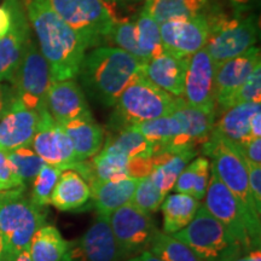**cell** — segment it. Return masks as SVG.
<instances>
[{
    "label": "cell",
    "instance_id": "28",
    "mask_svg": "<svg viewBox=\"0 0 261 261\" xmlns=\"http://www.w3.org/2000/svg\"><path fill=\"white\" fill-rule=\"evenodd\" d=\"M68 246L56 226L44 225L33 236L28 253L32 261H62Z\"/></svg>",
    "mask_w": 261,
    "mask_h": 261
},
{
    "label": "cell",
    "instance_id": "33",
    "mask_svg": "<svg viewBox=\"0 0 261 261\" xmlns=\"http://www.w3.org/2000/svg\"><path fill=\"white\" fill-rule=\"evenodd\" d=\"M149 250L163 261H203L188 244L165 232L156 234Z\"/></svg>",
    "mask_w": 261,
    "mask_h": 261
},
{
    "label": "cell",
    "instance_id": "1",
    "mask_svg": "<svg viewBox=\"0 0 261 261\" xmlns=\"http://www.w3.org/2000/svg\"><path fill=\"white\" fill-rule=\"evenodd\" d=\"M24 3L52 80L75 79L89 47L87 42L51 9L46 0H24Z\"/></svg>",
    "mask_w": 261,
    "mask_h": 261
},
{
    "label": "cell",
    "instance_id": "11",
    "mask_svg": "<svg viewBox=\"0 0 261 261\" xmlns=\"http://www.w3.org/2000/svg\"><path fill=\"white\" fill-rule=\"evenodd\" d=\"M108 220L123 259L148 252L160 232L150 214L130 203L114 211Z\"/></svg>",
    "mask_w": 261,
    "mask_h": 261
},
{
    "label": "cell",
    "instance_id": "4",
    "mask_svg": "<svg viewBox=\"0 0 261 261\" xmlns=\"http://www.w3.org/2000/svg\"><path fill=\"white\" fill-rule=\"evenodd\" d=\"M184 102L182 97L172 96L140 75L117 99L110 126L121 130L137 123L169 115Z\"/></svg>",
    "mask_w": 261,
    "mask_h": 261
},
{
    "label": "cell",
    "instance_id": "22",
    "mask_svg": "<svg viewBox=\"0 0 261 261\" xmlns=\"http://www.w3.org/2000/svg\"><path fill=\"white\" fill-rule=\"evenodd\" d=\"M60 125L69 137L77 161L93 158L100 151L104 133L92 115L79 117Z\"/></svg>",
    "mask_w": 261,
    "mask_h": 261
},
{
    "label": "cell",
    "instance_id": "26",
    "mask_svg": "<svg viewBox=\"0 0 261 261\" xmlns=\"http://www.w3.org/2000/svg\"><path fill=\"white\" fill-rule=\"evenodd\" d=\"M201 202L185 194H172L161 204L163 214V232L172 234L184 228L194 219Z\"/></svg>",
    "mask_w": 261,
    "mask_h": 261
},
{
    "label": "cell",
    "instance_id": "48",
    "mask_svg": "<svg viewBox=\"0 0 261 261\" xmlns=\"http://www.w3.org/2000/svg\"><path fill=\"white\" fill-rule=\"evenodd\" d=\"M14 261H32V260H31V256H29L28 249L22 250V252L19 253L17 256L15 257Z\"/></svg>",
    "mask_w": 261,
    "mask_h": 261
},
{
    "label": "cell",
    "instance_id": "46",
    "mask_svg": "<svg viewBox=\"0 0 261 261\" xmlns=\"http://www.w3.org/2000/svg\"><path fill=\"white\" fill-rule=\"evenodd\" d=\"M127 261H163V260H161L160 257L154 255L150 250H148V252H144L139 254V255L130 257V259H128Z\"/></svg>",
    "mask_w": 261,
    "mask_h": 261
},
{
    "label": "cell",
    "instance_id": "32",
    "mask_svg": "<svg viewBox=\"0 0 261 261\" xmlns=\"http://www.w3.org/2000/svg\"><path fill=\"white\" fill-rule=\"evenodd\" d=\"M91 159L92 160H89L92 168L93 180H120L129 177L127 172L129 159L120 152L103 148Z\"/></svg>",
    "mask_w": 261,
    "mask_h": 261
},
{
    "label": "cell",
    "instance_id": "12",
    "mask_svg": "<svg viewBox=\"0 0 261 261\" xmlns=\"http://www.w3.org/2000/svg\"><path fill=\"white\" fill-rule=\"evenodd\" d=\"M108 217L98 215L89 230L68 246L62 261H121Z\"/></svg>",
    "mask_w": 261,
    "mask_h": 261
},
{
    "label": "cell",
    "instance_id": "36",
    "mask_svg": "<svg viewBox=\"0 0 261 261\" xmlns=\"http://www.w3.org/2000/svg\"><path fill=\"white\" fill-rule=\"evenodd\" d=\"M166 196L148 175L138 180L130 204L146 213H154L161 207Z\"/></svg>",
    "mask_w": 261,
    "mask_h": 261
},
{
    "label": "cell",
    "instance_id": "3",
    "mask_svg": "<svg viewBox=\"0 0 261 261\" xmlns=\"http://www.w3.org/2000/svg\"><path fill=\"white\" fill-rule=\"evenodd\" d=\"M25 188L0 191V233L8 261L28 249L33 236L46 221L44 208L24 195Z\"/></svg>",
    "mask_w": 261,
    "mask_h": 261
},
{
    "label": "cell",
    "instance_id": "49",
    "mask_svg": "<svg viewBox=\"0 0 261 261\" xmlns=\"http://www.w3.org/2000/svg\"><path fill=\"white\" fill-rule=\"evenodd\" d=\"M0 261H8L6 259V254L4 249V242H3L2 233H0Z\"/></svg>",
    "mask_w": 261,
    "mask_h": 261
},
{
    "label": "cell",
    "instance_id": "42",
    "mask_svg": "<svg viewBox=\"0 0 261 261\" xmlns=\"http://www.w3.org/2000/svg\"><path fill=\"white\" fill-rule=\"evenodd\" d=\"M248 161L261 163V139L250 138L242 146H238Z\"/></svg>",
    "mask_w": 261,
    "mask_h": 261
},
{
    "label": "cell",
    "instance_id": "31",
    "mask_svg": "<svg viewBox=\"0 0 261 261\" xmlns=\"http://www.w3.org/2000/svg\"><path fill=\"white\" fill-rule=\"evenodd\" d=\"M135 25L137 44L143 56V61L146 63L165 51L160 34V24L144 10H142L136 18Z\"/></svg>",
    "mask_w": 261,
    "mask_h": 261
},
{
    "label": "cell",
    "instance_id": "38",
    "mask_svg": "<svg viewBox=\"0 0 261 261\" xmlns=\"http://www.w3.org/2000/svg\"><path fill=\"white\" fill-rule=\"evenodd\" d=\"M248 102L261 103V64L257 65L253 73L248 76V79L244 81L242 86L231 97L226 109L234 104Z\"/></svg>",
    "mask_w": 261,
    "mask_h": 261
},
{
    "label": "cell",
    "instance_id": "35",
    "mask_svg": "<svg viewBox=\"0 0 261 261\" xmlns=\"http://www.w3.org/2000/svg\"><path fill=\"white\" fill-rule=\"evenodd\" d=\"M62 171H64V169L56 167V166L47 165V163L42 166L37 177L33 180L31 192V200L33 203L40 208H45L50 204L51 195L54 192L55 187H56Z\"/></svg>",
    "mask_w": 261,
    "mask_h": 261
},
{
    "label": "cell",
    "instance_id": "9",
    "mask_svg": "<svg viewBox=\"0 0 261 261\" xmlns=\"http://www.w3.org/2000/svg\"><path fill=\"white\" fill-rule=\"evenodd\" d=\"M54 83L46 60L32 37L25 45L21 63L12 84L15 96L35 112L47 109L46 99L51 84Z\"/></svg>",
    "mask_w": 261,
    "mask_h": 261
},
{
    "label": "cell",
    "instance_id": "45",
    "mask_svg": "<svg viewBox=\"0 0 261 261\" xmlns=\"http://www.w3.org/2000/svg\"><path fill=\"white\" fill-rule=\"evenodd\" d=\"M250 133L252 138H261V112L256 113L250 120Z\"/></svg>",
    "mask_w": 261,
    "mask_h": 261
},
{
    "label": "cell",
    "instance_id": "25",
    "mask_svg": "<svg viewBox=\"0 0 261 261\" xmlns=\"http://www.w3.org/2000/svg\"><path fill=\"white\" fill-rule=\"evenodd\" d=\"M196 150H182L178 152H159L151 156L152 168L150 179L161 190L167 195L173 190L175 180L185 168V166L194 159Z\"/></svg>",
    "mask_w": 261,
    "mask_h": 261
},
{
    "label": "cell",
    "instance_id": "51",
    "mask_svg": "<svg viewBox=\"0 0 261 261\" xmlns=\"http://www.w3.org/2000/svg\"><path fill=\"white\" fill-rule=\"evenodd\" d=\"M232 261H244V255L237 257V259H234V260H232Z\"/></svg>",
    "mask_w": 261,
    "mask_h": 261
},
{
    "label": "cell",
    "instance_id": "7",
    "mask_svg": "<svg viewBox=\"0 0 261 261\" xmlns=\"http://www.w3.org/2000/svg\"><path fill=\"white\" fill-rule=\"evenodd\" d=\"M202 151L212 160L211 168L220 181L240 200L248 213L260 220L261 212L250 194L247 162L241 149L213 129L210 139L202 145Z\"/></svg>",
    "mask_w": 261,
    "mask_h": 261
},
{
    "label": "cell",
    "instance_id": "19",
    "mask_svg": "<svg viewBox=\"0 0 261 261\" xmlns=\"http://www.w3.org/2000/svg\"><path fill=\"white\" fill-rule=\"evenodd\" d=\"M46 108L57 123L92 115L83 90L74 79L54 81L51 84Z\"/></svg>",
    "mask_w": 261,
    "mask_h": 261
},
{
    "label": "cell",
    "instance_id": "39",
    "mask_svg": "<svg viewBox=\"0 0 261 261\" xmlns=\"http://www.w3.org/2000/svg\"><path fill=\"white\" fill-rule=\"evenodd\" d=\"M25 188L8 158V151L0 149V191Z\"/></svg>",
    "mask_w": 261,
    "mask_h": 261
},
{
    "label": "cell",
    "instance_id": "15",
    "mask_svg": "<svg viewBox=\"0 0 261 261\" xmlns=\"http://www.w3.org/2000/svg\"><path fill=\"white\" fill-rule=\"evenodd\" d=\"M160 34L166 51L190 57L205 47L210 19L201 15L163 22L160 23Z\"/></svg>",
    "mask_w": 261,
    "mask_h": 261
},
{
    "label": "cell",
    "instance_id": "20",
    "mask_svg": "<svg viewBox=\"0 0 261 261\" xmlns=\"http://www.w3.org/2000/svg\"><path fill=\"white\" fill-rule=\"evenodd\" d=\"M188 64L189 57L165 50L146 62L143 67V76L172 96L182 97Z\"/></svg>",
    "mask_w": 261,
    "mask_h": 261
},
{
    "label": "cell",
    "instance_id": "53",
    "mask_svg": "<svg viewBox=\"0 0 261 261\" xmlns=\"http://www.w3.org/2000/svg\"><path fill=\"white\" fill-rule=\"evenodd\" d=\"M130 2H133V0H130Z\"/></svg>",
    "mask_w": 261,
    "mask_h": 261
},
{
    "label": "cell",
    "instance_id": "6",
    "mask_svg": "<svg viewBox=\"0 0 261 261\" xmlns=\"http://www.w3.org/2000/svg\"><path fill=\"white\" fill-rule=\"evenodd\" d=\"M204 198L203 205L207 211L227 227L247 253L260 249V220L248 213L244 205L220 181L212 168Z\"/></svg>",
    "mask_w": 261,
    "mask_h": 261
},
{
    "label": "cell",
    "instance_id": "43",
    "mask_svg": "<svg viewBox=\"0 0 261 261\" xmlns=\"http://www.w3.org/2000/svg\"><path fill=\"white\" fill-rule=\"evenodd\" d=\"M15 98V91L8 85L0 83V117L4 114L5 109Z\"/></svg>",
    "mask_w": 261,
    "mask_h": 261
},
{
    "label": "cell",
    "instance_id": "30",
    "mask_svg": "<svg viewBox=\"0 0 261 261\" xmlns=\"http://www.w3.org/2000/svg\"><path fill=\"white\" fill-rule=\"evenodd\" d=\"M103 148L114 150L126 158L149 159L154 155V146L135 127L119 130L116 136H110Z\"/></svg>",
    "mask_w": 261,
    "mask_h": 261
},
{
    "label": "cell",
    "instance_id": "18",
    "mask_svg": "<svg viewBox=\"0 0 261 261\" xmlns=\"http://www.w3.org/2000/svg\"><path fill=\"white\" fill-rule=\"evenodd\" d=\"M38 122L39 113L24 106L15 96L0 117V149L11 151L31 145Z\"/></svg>",
    "mask_w": 261,
    "mask_h": 261
},
{
    "label": "cell",
    "instance_id": "5",
    "mask_svg": "<svg viewBox=\"0 0 261 261\" xmlns=\"http://www.w3.org/2000/svg\"><path fill=\"white\" fill-rule=\"evenodd\" d=\"M172 236L188 244L203 261H232L247 254L227 227L204 205L198 208L187 226Z\"/></svg>",
    "mask_w": 261,
    "mask_h": 261
},
{
    "label": "cell",
    "instance_id": "14",
    "mask_svg": "<svg viewBox=\"0 0 261 261\" xmlns=\"http://www.w3.org/2000/svg\"><path fill=\"white\" fill-rule=\"evenodd\" d=\"M215 64L205 48L189 57L182 98L195 109L215 113L214 96Z\"/></svg>",
    "mask_w": 261,
    "mask_h": 261
},
{
    "label": "cell",
    "instance_id": "16",
    "mask_svg": "<svg viewBox=\"0 0 261 261\" xmlns=\"http://www.w3.org/2000/svg\"><path fill=\"white\" fill-rule=\"evenodd\" d=\"M260 48H252L240 56L215 65L214 71V96L215 106L226 109L228 100L248 79L253 70L261 63Z\"/></svg>",
    "mask_w": 261,
    "mask_h": 261
},
{
    "label": "cell",
    "instance_id": "17",
    "mask_svg": "<svg viewBox=\"0 0 261 261\" xmlns=\"http://www.w3.org/2000/svg\"><path fill=\"white\" fill-rule=\"evenodd\" d=\"M12 15V24L4 37L0 38V83H12L21 63L25 45L31 38L29 27L18 0H6Z\"/></svg>",
    "mask_w": 261,
    "mask_h": 261
},
{
    "label": "cell",
    "instance_id": "29",
    "mask_svg": "<svg viewBox=\"0 0 261 261\" xmlns=\"http://www.w3.org/2000/svg\"><path fill=\"white\" fill-rule=\"evenodd\" d=\"M210 175L211 161L207 158L200 156L185 166L175 180L173 190L178 194L191 196L197 201L203 200L210 181Z\"/></svg>",
    "mask_w": 261,
    "mask_h": 261
},
{
    "label": "cell",
    "instance_id": "37",
    "mask_svg": "<svg viewBox=\"0 0 261 261\" xmlns=\"http://www.w3.org/2000/svg\"><path fill=\"white\" fill-rule=\"evenodd\" d=\"M109 37H112L113 41L119 46V48L128 52L144 63L138 44H137L135 21H116Z\"/></svg>",
    "mask_w": 261,
    "mask_h": 261
},
{
    "label": "cell",
    "instance_id": "34",
    "mask_svg": "<svg viewBox=\"0 0 261 261\" xmlns=\"http://www.w3.org/2000/svg\"><path fill=\"white\" fill-rule=\"evenodd\" d=\"M8 158L25 187L29 182H33L39 171L45 165L44 160L33 150L31 145L21 146L8 151Z\"/></svg>",
    "mask_w": 261,
    "mask_h": 261
},
{
    "label": "cell",
    "instance_id": "21",
    "mask_svg": "<svg viewBox=\"0 0 261 261\" xmlns=\"http://www.w3.org/2000/svg\"><path fill=\"white\" fill-rule=\"evenodd\" d=\"M139 179L127 177L120 180H93L90 182L91 198L98 215L109 217L114 211L130 203Z\"/></svg>",
    "mask_w": 261,
    "mask_h": 261
},
{
    "label": "cell",
    "instance_id": "8",
    "mask_svg": "<svg viewBox=\"0 0 261 261\" xmlns=\"http://www.w3.org/2000/svg\"><path fill=\"white\" fill-rule=\"evenodd\" d=\"M51 9L69 27L77 32L87 45H96L109 37L116 19L103 0H46Z\"/></svg>",
    "mask_w": 261,
    "mask_h": 261
},
{
    "label": "cell",
    "instance_id": "41",
    "mask_svg": "<svg viewBox=\"0 0 261 261\" xmlns=\"http://www.w3.org/2000/svg\"><path fill=\"white\" fill-rule=\"evenodd\" d=\"M154 165H152V159H143V158H136L130 159L127 165V172L128 175L132 178L142 179L150 175Z\"/></svg>",
    "mask_w": 261,
    "mask_h": 261
},
{
    "label": "cell",
    "instance_id": "10",
    "mask_svg": "<svg viewBox=\"0 0 261 261\" xmlns=\"http://www.w3.org/2000/svg\"><path fill=\"white\" fill-rule=\"evenodd\" d=\"M257 39V23L254 16L219 18L210 22L205 50L215 65L231 60L252 48Z\"/></svg>",
    "mask_w": 261,
    "mask_h": 261
},
{
    "label": "cell",
    "instance_id": "52",
    "mask_svg": "<svg viewBox=\"0 0 261 261\" xmlns=\"http://www.w3.org/2000/svg\"><path fill=\"white\" fill-rule=\"evenodd\" d=\"M103 2H104V3H106V2H109V3H112V2H116V0H103Z\"/></svg>",
    "mask_w": 261,
    "mask_h": 261
},
{
    "label": "cell",
    "instance_id": "47",
    "mask_svg": "<svg viewBox=\"0 0 261 261\" xmlns=\"http://www.w3.org/2000/svg\"><path fill=\"white\" fill-rule=\"evenodd\" d=\"M244 261H261L260 249H254L244 255Z\"/></svg>",
    "mask_w": 261,
    "mask_h": 261
},
{
    "label": "cell",
    "instance_id": "2",
    "mask_svg": "<svg viewBox=\"0 0 261 261\" xmlns=\"http://www.w3.org/2000/svg\"><path fill=\"white\" fill-rule=\"evenodd\" d=\"M144 64L119 47H98L85 55L77 75L93 99L114 107L126 87L143 75Z\"/></svg>",
    "mask_w": 261,
    "mask_h": 261
},
{
    "label": "cell",
    "instance_id": "23",
    "mask_svg": "<svg viewBox=\"0 0 261 261\" xmlns=\"http://www.w3.org/2000/svg\"><path fill=\"white\" fill-rule=\"evenodd\" d=\"M259 112H261V103L259 102L234 104L224 110L218 122H214L213 129L237 146H242L252 138L250 120Z\"/></svg>",
    "mask_w": 261,
    "mask_h": 261
},
{
    "label": "cell",
    "instance_id": "40",
    "mask_svg": "<svg viewBox=\"0 0 261 261\" xmlns=\"http://www.w3.org/2000/svg\"><path fill=\"white\" fill-rule=\"evenodd\" d=\"M248 168V179H249L250 194L257 211L261 212V165L246 160Z\"/></svg>",
    "mask_w": 261,
    "mask_h": 261
},
{
    "label": "cell",
    "instance_id": "50",
    "mask_svg": "<svg viewBox=\"0 0 261 261\" xmlns=\"http://www.w3.org/2000/svg\"><path fill=\"white\" fill-rule=\"evenodd\" d=\"M230 2L233 3V4H236V5H247V4H249L252 0H230Z\"/></svg>",
    "mask_w": 261,
    "mask_h": 261
},
{
    "label": "cell",
    "instance_id": "13",
    "mask_svg": "<svg viewBox=\"0 0 261 261\" xmlns=\"http://www.w3.org/2000/svg\"><path fill=\"white\" fill-rule=\"evenodd\" d=\"M31 146L47 165L70 169L77 162L69 137L60 123L55 121L47 109L39 112L38 128Z\"/></svg>",
    "mask_w": 261,
    "mask_h": 261
},
{
    "label": "cell",
    "instance_id": "27",
    "mask_svg": "<svg viewBox=\"0 0 261 261\" xmlns=\"http://www.w3.org/2000/svg\"><path fill=\"white\" fill-rule=\"evenodd\" d=\"M208 0H145L143 10L158 23L204 15Z\"/></svg>",
    "mask_w": 261,
    "mask_h": 261
},
{
    "label": "cell",
    "instance_id": "24",
    "mask_svg": "<svg viewBox=\"0 0 261 261\" xmlns=\"http://www.w3.org/2000/svg\"><path fill=\"white\" fill-rule=\"evenodd\" d=\"M91 191L87 181L74 169L62 171L51 195L50 204L58 211L73 212L89 203Z\"/></svg>",
    "mask_w": 261,
    "mask_h": 261
},
{
    "label": "cell",
    "instance_id": "44",
    "mask_svg": "<svg viewBox=\"0 0 261 261\" xmlns=\"http://www.w3.org/2000/svg\"><path fill=\"white\" fill-rule=\"evenodd\" d=\"M12 24V15L8 6H0V38L4 37Z\"/></svg>",
    "mask_w": 261,
    "mask_h": 261
}]
</instances>
